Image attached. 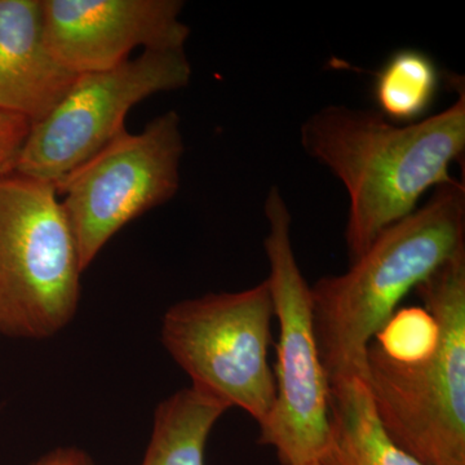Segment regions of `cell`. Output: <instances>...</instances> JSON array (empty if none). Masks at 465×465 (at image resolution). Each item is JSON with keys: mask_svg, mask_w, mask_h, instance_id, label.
Returning a JSON list of instances; mask_svg holds the SVG:
<instances>
[{"mask_svg": "<svg viewBox=\"0 0 465 465\" xmlns=\"http://www.w3.org/2000/svg\"><path fill=\"white\" fill-rule=\"evenodd\" d=\"M367 347L365 382L382 430L423 465H465V252L415 289Z\"/></svg>", "mask_w": 465, "mask_h": 465, "instance_id": "obj_1", "label": "cell"}, {"mask_svg": "<svg viewBox=\"0 0 465 465\" xmlns=\"http://www.w3.org/2000/svg\"><path fill=\"white\" fill-rule=\"evenodd\" d=\"M300 143L348 193L351 264L382 231L411 215L425 192L452 179L450 166L465 150L464 87L449 108L410 124L378 110L324 106L302 124Z\"/></svg>", "mask_w": 465, "mask_h": 465, "instance_id": "obj_2", "label": "cell"}, {"mask_svg": "<svg viewBox=\"0 0 465 465\" xmlns=\"http://www.w3.org/2000/svg\"><path fill=\"white\" fill-rule=\"evenodd\" d=\"M465 252V188L451 179L430 202L382 231L348 272L311 286L314 333L329 385L363 381L367 347L402 299Z\"/></svg>", "mask_w": 465, "mask_h": 465, "instance_id": "obj_3", "label": "cell"}, {"mask_svg": "<svg viewBox=\"0 0 465 465\" xmlns=\"http://www.w3.org/2000/svg\"><path fill=\"white\" fill-rule=\"evenodd\" d=\"M84 273L56 186L0 176V335L54 338L74 320Z\"/></svg>", "mask_w": 465, "mask_h": 465, "instance_id": "obj_4", "label": "cell"}, {"mask_svg": "<svg viewBox=\"0 0 465 465\" xmlns=\"http://www.w3.org/2000/svg\"><path fill=\"white\" fill-rule=\"evenodd\" d=\"M264 213L269 224L266 281L280 336L275 401L271 415L259 427V443L273 448L282 465L313 464L329 439L330 391L314 333L311 286L293 251L289 207L275 186L268 193Z\"/></svg>", "mask_w": 465, "mask_h": 465, "instance_id": "obj_5", "label": "cell"}, {"mask_svg": "<svg viewBox=\"0 0 465 465\" xmlns=\"http://www.w3.org/2000/svg\"><path fill=\"white\" fill-rule=\"evenodd\" d=\"M273 317L265 280L238 292L177 302L164 313L161 341L194 390L243 410L262 427L275 401L268 354Z\"/></svg>", "mask_w": 465, "mask_h": 465, "instance_id": "obj_6", "label": "cell"}, {"mask_svg": "<svg viewBox=\"0 0 465 465\" xmlns=\"http://www.w3.org/2000/svg\"><path fill=\"white\" fill-rule=\"evenodd\" d=\"M185 152L173 110L139 134L124 131L56 185L84 272L134 219L173 200Z\"/></svg>", "mask_w": 465, "mask_h": 465, "instance_id": "obj_7", "label": "cell"}, {"mask_svg": "<svg viewBox=\"0 0 465 465\" xmlns=\"http://www.w3.org/2000/svg\"><path fill=\"white\" fill-rule=\"evenodd\" d=\"M192 74L183 51H143L114 69L79 74L50 114L32 125L15 173L56 186L127 131L134 105L182 90Z\"/></svg>", "mask_w": 465, "mask_h": 465, "instance_id": "obj_8", "label": "cell"}, {"mask_svg": "<svg viewBox=\"0 0 465 465\" xmlns=\"http://www.w3.org/2000/svg\"><path fill=\"white\" fill-rule=\"evenodd\" d=\"M183 8L180 0H42L45 38L74 74L105 72L139 47L183 51L191 27Z\"/></svg>", "mask_w": 465, "mask_h": 465, "instance_id": "obj_9", "label": "cell"}, {"mask_svg": "<svg viewBox=\"0 0 465 465\" xmlns=\"http://www.w3.org/2000/svg\"><path fill=\"white\" fill-rule=\"evenodd\" d=\"M76 76L48 48L42 0H0V110L38 124Z\"/></svg>", "mask_w": 465, "mask_h": 465, "instance_id": "obj_10", "label": "cell"}, {"mask_svg": "<svg viewBox=\"0 0 465 465\" xmlns=\"http://www.w3.org/2000/svg\"><path fill=\"white\" fill-rule=\"evenodd\" d=\"M329 391V439L318 465H423L382 430L363 381L341 379Z\"/></svg>", "mask_w": 465, "mask_h": 465, "instance_id": "obj_11", "label": "cell"}, {"mask_svg": "<svg viewBox=\"0 0 465 465\" xmlns=\"http://www.w3.org/2000/svg\"><path fill=\"white\" fill-rule=\"evenodd\" d=\"M228 410L193 387L174 391L155 410L142 465H206L208 437Z\"/></svg>", "mask_w": 465, "mask_h": 465, "instance_id": "obj_12", "label": "cell"}, {"mask_svg": "<svg viewBox=\"0 0 465 465\" xmlns=\"http://www.w3.org/2000/svg\"><path fill=\"white\" fill-rule=\"evenodd\" d=\"M440 69L430 54L415 48L394 52L374 81L378 112L396 124L421 121L440 90Z\"/></svg>", "mask_w": 465, "mask_h": 465, "instance_id": "obj_13", "label": "cell"}, {"mask_svg": "<svg viewBox=\"0 0 465 465\" xmlns=\"http://www.w3.org/2000/svg\"><path fill=\"white\" fill-rule=\"evenodd\" d=\"M32 125L24 116L0 110V176L15 173Z\"/></svg>", "mask_w": 465, "mask_h": 465, "instance_id": "obj_14", "label": "cell"}, {"mask_svg": "<svg viewBox=\"0 0 465 465\" xmlns=\"http://www.w3.org/2000/svg\"><path fill=\"white\" fill-rule=\"evenodd\" d=\"M32 465H97L88 454L75 448H61L48 452Z\"/></svg>", "mask_w": 465, "mask_h": 465, "instance_id": "obj_15", "label": "cell"}, {"mask_svg": "<svg viewBox=\"0 0 465 465\" xmlns=\"http://www.w3.org/2000/svg\"><path fill=\"white\" fill-rule=\"evenodd\" d=\"M308 465H318V461H317V463H313V464H308Z\"/></svg>", "mask_w": 465, "mask_h": 465, "instance_id": "obj_16", "label": "cell"}]
</instances>
